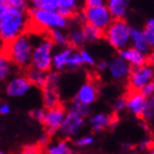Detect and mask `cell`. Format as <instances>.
<instances>
[{
	"label": "cell",
	"instance_id": "obj_1",
	"mask_svg": "<svg viewBox=\"0 0 154 154\" xmlns=\"http://www.w3.org/2000/svg\"><path fill=\"white\" fill-rule=\"evenodd\" d=\"M30 22L29 13L11 7L8 0H0V41L10 43L26 33Z\"/></svg>",
	"mask_w": 154,
	"mask_h": 154
},
{
	"label": "cell",
	"instance_id": "obj_2",
	"mask_svg": "<svg viewBox=\"0 0 154 154\" xmlns=\"http://www.w3.org/2000/svg\"><path fill=\"white\" fill-rule=\"evenodd\" d=\"M36 41L32 34L26 32L7 44V57L11 63L19 67H26L31 65L33 50Z\"/></svg>",
	"mask_w": 154,
	"mask_h": 154
},
{
	"label": "cell",
	"instance_id": "obj_3",
	"mask_svg": "<svg viewBox=\"0 0 154 154\" xmlns=\"http://www.w3.org/2000/svg\"><path fill=\"white\" fill-rule=\"evenodd\" d=\"M30 22H32L40 29L52 30H63L68 26V19L57 12V11H44L32 8L28 11Z\"/></svg>",
	"mask_w": 154,
	"mask_h": 154
},
{
	"label": "cell",
	"instance_id": "obj_4",
	"mask_svg": "<svg viewBox=\"0 0 154 154\" xmlns=\"http://www.w3.org/2000/svg\"><path fill=\"white\" fill-rule=\"evenodd\" d=\"M132 28L125 19L113 20L105 31V38L115 50L121 52L131 44Z\"/></svg>",
	"mask_w": 154,
	"mask_h": 154
},
{
	"label": "cell",
	"instance_id": "obj_5",
	"mask_svg": "<svg viewBox=\"0 0 154 154\" xmlns=\"http://www.w3.org/2000/svg\"><path fill=\"white\" fill-rule=\"evenodd\" d=\"M54 55V43L48 38L38 40L33 50L31 58V67L48 73L52 68V61Z\"/></svg>",
	"mask_w": 154,
	"mask_h": 154
},
{
	"label": "cell",
	"instance_id": "obj_6",
	"mask_svg": "<svg viewBox=\"0 0 154 154\" xmlns=\"http://www.w3.org/2000/svg\"><path fill=\"white\" fill-rule=\"evenodd\" d=\"M82 17H83L85 23L96 26L103 32L108 29V26L113 21V18L110 14L107 5H103V6L98 7L85 6L83 12H82Z\"/></svg>",
	"mask_w": 154,
	"mask_h": 154
},
{
	"label": "cell",
	"instance_id": "obj_7",
	"mask_svg": "<svg viewBox=\"0 0 154 154\" xmlns=\"http://www.w3.org/2000/svg\"><path fill=\"white\" fill-rule=\"evenodd\" d=\"M152 80H154V64L146 63L143 66L132 68L129 75V86L133 91H141Z\"/></svg>",
	"mask_w": 154,
	"mask_h": 154
},
{
	"label": "cell",
	"instance_id": "obj_8",
	"mask_svg": "<svg viewBox=\"0 0 154 154\" xmlns=\"http://www.w3.org/2000/svg\"><path fill=\"white\" fill-rule=\"evenodd\" d=\"M60 74L56 72L50 73L48 83L42 91V99L46 109L60 106Z\"/></svg>",
	"mask_w": 154,
	"mask_h": 154
},
{
	"label": "cell",
	"instance_id": "obj_9",
	"mask_svg": "<svg viewBox=\"0 0 154 154\" xmlns=\"http://www.w3.org/2000/svg\"><path fill=\"white\" fill-rule=\"evenodd\" d=\"M66 109L63 106H57L54 108H50L46 109L45 111V117L43 125L46 130V134L48 135H54L56 132L60 131L62 125L65 120L66 117Z\"/></svg>",
	"mask_w": 154,
	"mask_h": 154
},
{
	"label": "cell",
	"instance_id": "obj_10",
	"mask_svg": "<svg viewBox=\"0 0 154 154\" xmlns=\"http://www.w3.org/2000/svg\"><path fill=\"white\" fill-rule=\"evenodd\" d=\"M84 125H85V118L72 110H67L65 120L58 132L64 139L75 138L83 129Z\"/></svg>",
	"mask_w": 154,
	"mask_h": 154
},
{
	"label": "cell",
	"instance_id": "obj_11",
	"mask_svg": "<svg viewBox=\"0 0 154 154\" xmlns=\"http://www.w3.org/2000/svg\"><path fill=\"white\" fill-rule=\"evenodd\" d=\"M31 88H32V85L29 82L28 77L22 76V75H17L8 80L5 90L9 97L20 98V97L26 96L31 90Z\"/></svg>",
	"mask_w": 154,
	"mask_h": 154
},
{
	"label": "cell",
	"instance_id": "obj_12",
	"mask_svg": "<svg viewBox=\"0 0 154 154\" xmlns=\"http://www.w3.org/2000/svg\"><path fill=\"white\" fill-rule=\"evenodd\" d=\"M97 97H98V89L95 86V84H93L91 82H86L83 85H80V87L76 91L74 101L90 107V105H93L97 100Z\"/></svg>",
	"mask_w": 154,
	"mask_h": 154
},
{
	"label": "cell",
	"instance_id": "obj_13",
	"mask_svg": "<svg viewBox=\"0 0 154 154\" xmlns=\"http://www.w3.org/2000/svg\"><path fill=\"white\" fill-rule=\"evenodd\" d=\"M125 99H127V109L135 117L142 118L148 98L141 91H133L132 90L131 93L125 97Z\"/></svg>",
	"mask_w": 154,
	"mask_h": 154
},
{
	"label": "cell",
	"instance_id": "obj_14",
	"mask_svg": "<svg viewBox=\"0 0 154 154\" xmlns=\"http://www.w3.org/2000/svg\"><path fill=\"white\" fill-rule=\"evenodd\" d=\"M109 74L113 79L120 80L125 78L130 75L132 67L130 66L128 62L120 55H116L109 62Z\"/></svg>",
	"mask_w": 154,
	"mask_h": 154
},
{
	"label": "cell",
	"instance_id": "obj_15",
	"mask_svg": "<svg viewBox=\"0 0 154 154\" xmlns=\"http://www.w3.org/2000/svg\"><path fill=\"white\" fill-rule=\"evenodd\" d=\"M119 55L125 58L132 68L140 67V66H143V65L148 63V56H146V54L142 53V52H140L139 50H137L134 48H132V46H129V48L122 50L119 53Z\"/></svg>",
	"mask_w": 154,
	"mask_h": 154
},
{
	"label": "cell",
	"instance_id": "obj_16",
	"mask_svg": "<svg viewBox=\"0 0 154 154\" xmlns=\"http://www.w3.org/2000/svg\"><path fill=\"white\" fill-rule=\"evenodd\" d=\"M74 51L75 50L73 48L66 46V48H63L58 50L57 52H55L53 55V61H52V68H54L56 72H61L67 67L68 58Z\"/></svg>",
	"mask_w": 154,
	"mask_h": 154
},
{
	"label": "cell",
	"instance_id": "obj_17",
	"mask_svg": "<svg viewBox=\"0 0 154 154\" xmlns=\"http://www.w3.org/2000/svg\"><path fill=\"white\" fill-rule=\"evenodd\" d=\"M107 7L113 20H122L128 12L129 2L125 0H109Z\"/></svg>",
	"mask_w": 154,
	"mask_h": 154
},
{
	"label": "cell",
	"instance_id": "obj_18",
	"mask_svg": "<svg viewBox=\"0 0 154 154\" xmlns=\"http://www.w3.org/2000/svg\"><path fill=\"white\" fill-rule=\"evenodd\" d=\"M112 123V117L107 113H96L89 119V125L95 132H99L103 129H107Z\"/></svg>",
	"mask_w": 154,
	"mask_h": 154
},
{
	"label": "cell",
	"instance_id": "obj_19",
	"mask_svg": "<svg viewBox=\"0 0 154 154\" xmlns=\"http://www.w3.org/2000/svg\"><path fill=\"white\" fill-rule=\"evenodd\" d=\"M131 46L137 48L140 52L146 54L150 51V46L146 43L145 40L144 33L143 31L137 28H132V33H131Z\"/></svg>",
	"mask_w": 154,
	"mask_h": 154
},
{
	"label": "cell",
	"instance_id": "obj_20",
	"mask_svg": "<svg viewBox=\"0 0 154 154\" xmlns=\"http://www.w3.org/2000/svg\"><path fill=\"white\" fill-rule=\"evenodd\" d=\"M26 77L29 82L31 83V85L34 87H38V88H44L46 83H48V74L46 72L40 71V69H36V68L31 67L26 73Z\"/></svg>",
	"mask_w": 154,
	"mask_h": 154
},
{
	"label": "cell",
	"instance_id": "obj_21",
	"mask_svg": "<svg viewBox=\"0 0 154 154\" xmlns=\"http://www.w3.org/2000/svg\"><path fill=\"white\" fill-rule=\"evenodd\" d=\"M78 8V2L76 0H58L57 12L65 17L66 19L73 17Z\"/></svg>",
	"mask_w": 154,
	"mask_h": 154
},
{
	"label": "cell",
	"instance_id": "obj_22",
	"mask_svg": "<svg viewBox=\"0 0 154 154\" xmlns=\"http://www.w3.org/2000/svg\"><path fill=\"white\" fill-rule=\"evenodd\" d=\"M45 154H72L71 145L65 140L52 142L45 148Z\"/></svg>",
	"mask_w": 154,
	"mask_h": 154
},
{
	"label": "cell",
	"instance_id": "obj_23",
	"mask_svg": "<svg viewBox=\"0 0 154 154\" xmlns=\"http://www.w3.org/2000/svg\"><path fill=\"white\" fill-rule=\"evenodd\" d=\"M82 31L84 33V36H85V40H86V43H94V42L99 41L100 38H103L105 32L99 30L96 26H91V24H88V23H85L84 26L82 28Z\"/></svg>",
	"mask_w": 154,
	"mask_h": 154
},
{
	"label": "cell",
	"instance_id": "obj_24",
	"mask_svg": "<svg viewBox=\"0 0 154 154\" xmlns=\"http://www.w3.org/2000/svg\"><path fill=\"white\" fill-rule=\"evenodd\" d=\"M50 40H51L54 45H57V46H61L62 48H66L67 44L69 43L68 41V35L63 31V30H52V31H48V36Z\"/></svg>",
	"mask_w": 154,
	"mask_h": 154
},
{
	"label": "cell",
	"instance_id": "obj_25",
	"mask_svg": "<svg viewBox=\"0 0 154 154\" xmlns=\"http://www.w3.org/2000/svg\"><path fill=\"white\" fill-rule=\"evenodd\" d=\"M12 72V63L7 55H0V83L6 82Z\"/></svg>",
	"mask_w": 154,
	"mask_h": 154
},
{
	"label": "cell",
	"instance_id": "obj_26",
	"mask_svg": "<svg viewBox=\"0 0 154 154\" xmlns=\"http://www.w3.org/2000/svg\"><path fill=\"white\" fill-rule=\"evenodd\" d=\"M32 8L44 11H57L58 0H32Z\"/></svg>",
	"mask_w": 154,
	"mask_h": 154
},
{
	"label": "cell",
	"instance_id": "obj_27",
	"mask_svg": "<svg viewBox=\"0 0 154 154\" xmlns=\"http://www.w3.org/2000/svg\"><path fill=\"white\" fill-rule=\"evenodd\" d=\"M68 41L72 44L73 48H80L83 46L85 43H86V40H85V36H84V33L82 31V29H77L72 31L68 35Z\"/></svg>",
	"mask_w": 154,
	"mask_h": 154
},
{
	"label": "cell",
	"instance_id": "obj_28",
	"mask_svg": "<svg viewBox=\"0 0 154 154\" xmlns=\"http://www.w3.org/2000/svg\"><path fill=\"white\" fill-rule=\"evenodd\" d=\"M68 110H72V111L78 113L83 118H86V117H88L90 115V107L86 106V105H83V103H77V101H73L71 103Z\"/></svg>",
	"mask_w": 154,
	"mask_h": 154
},
{
	"label": "cell",
	"instance_id": "obj_29",
	"mask_svg": "<svg viewBox=\"0 0 154 154\" xmlns=\"http://www.w3.org/2000/svg\"><path fill=\"white\" fill-rule=\"evenodd\" d=\"M142 119L144 121H153L154 120V97L148 98L146 106H145L144 112L142 115Z\"/></svg>",
	"mask_w": 154,
	"mask_h": 154
},
{
	"label": "cell",
	"instance_id": "obj_30",
	"mask_svg": "<svg viewBox=\"0 0 154 154\" xmlns=\"http://www.w3.org/2000/svg\"><path fill=\"white\" fill-rule=\"evenodd\" d=\"M82 65H83V61H82V56H80L79 52L74 51L68 58L67 67L66 68H77L80 67Z\"/></svg>",
	"mask_w": 154,
	"mask_h": 154
},
{
	"label": "cell",
	"instance_id": "obj_31",
	"mask_svg": "<svg viewBox=\"0 0 154 154\" xmlns=\"http://www.w3.org/2000/svg\"><path fill=\"white\" fill-rule=\"evenodd\" d=\"M95 141L93 135L90 134H86V135H82L79 138H77L75 140L74 144L76 145L77 148H86V146H89L91 145Z\"/></svg>",
	"mask_w": 154,
	"mask_h": 154
},
{
	"label": "cell",
	"instance_id": "obj_32",
	"mask_svg": "<svg viewBox=\"0 0 154 154\" xmlns=\"http://www.w3.org/2000/svg\"><path fill=\"white\" fill-rule=\"evenodd\" d=\"M79 54L82 56V61H83V64L89 65V66H94L96 64V61H95V57L93 56V54L88 52L85 48H82L79 51Z\"/></svg>",
	"mask_w": 154,
	"mask_h": 154
},
{
	"label": "cell",
	"instance_id": "obj_33",
	"mask_svg": "<svg viewBox=\"0 0 154 154\" xmlns=\"http://www.w3.org/2000/svg\"><path fill=\"white\" fill-rule=\"evenodd\" d=\"M8 3L10 6L16 8V9L20 10V11H24V12H28V2L24 1V0H8Z\"/></svg>",
	"mask_w": 154,
	"mask_h": 154
},
{
	"label": "cell",
	"instance_id": "obj_34",
	"mask_svg": "<svg viewBox=\"0 0 154 154\" xmlns=\"http://www.w3.org/2000/svg\"><path fill=\"white\" fill-rule=\"evenodd\" d=\"M17 154H40V149L35 144H29L26 145L24 148Z\"/></svg>",
	"mask_w": 154,
	"mask_h": 154
},
{
	"label": "cell",
	"instance_id": "obj_35",
	"mask_svg": "<svg viewBox=\"0 0 154 154\" xmlns=\"http://www.w3.org/2000/svg\"><path fill=\"white\" fill-rule=\"evenodd\" d=\"M127 108V99L121 97V98H118V99L116 100L115 103H113V109L115 111L117 112H120L122 110H125Z\"/></svg>",
	"mask_w": 154,
	"mask_h": 154
},
{
	"label": "cell",
	"instance_id": "obj_36",
	"mask_svg": "<svg viewBox=\"0 0 154 154\" xmlns=\"http://www.w3.org/2000/svg\"><path fill=\"white\" fill-rule=\"evenodd\" d=\"M45 111H46V109L38 108V109L33 110L32 112H31V115H32V117L35 119L36 121L43 123V121H44V117H45Z\"/></svg>",
	"mask_w": 154,
	"mask_h": 154
},
{
	"label": "cell",
	"instance_id": "obj_37",
	"mask_svg": "<svg viewBox=\"0 0 154 154\" xmlns=\"http://www.w3.org/2000/svg\"><path fill=\"white\" fill-rule=\"evenodd\" d=\"M141 93L143 94L146 98L154 97V80H152L151 83H149L148 85L141 90Z\"/></svg>",
	"mask_w": 154,
	"mask_h": 154
},
{
	"label": "cell",
	"instance_id": "obj_38",
	"mask_svg": "<svg viewBox=\"0 0 154 154\" xmlns=\"http://www.w3.org/2000/svg\"><path fill=\"white\" fill-rule=\"evenodd\" d=\"M143 33H144L145 40H146V43L149 44L150 48H154V31L145 29V30H143Z\"/></svg>",
	"mask_w": 154,
	"mask_h": 154
},
{
	"label": "cell",
	"instance_id": "obj_39",
	"mask_svg": "<svg viewBox=\"0 0 154 154\" xmlns=\"http://www.w3.org/2000/svg\"><path fill=\"white\" fill-rule=\"evenodd\" d=\"M11 112V107L9 103H3L0 105V115L1 116H7Z\"/></svg>",
	"mask_w": 154,
	"mask_h": 154
},
{
	"label": "cell",
	"instance_id": "obj_40",
	"mask_svg": "<svg viewBox=\"0 0 154 154\" xmlns=\"http://www.w3.org/2000/svg\"><path fill=\"white\" fill-rule=\"evenodd\" d=\"M105 5L103 0H87L85 2V6L87 7H98V6H103Z\"/></svg>",
	"mask_w": 154,
	"mask_h": 154
},
{
	"label": "cell",
	"instance_id": "obj_41",
	"mask_svg": "<svg viewBox=\"0 0 154 154\" xmlns=\"http://www.w3.org/2000/svg\"><path fill=\"white\" fill-rule=\"evenodd\" d=\"M96 66H97V69L99 72H105L106 69L109 68V63L106 61H100Z\"/></svg>",
	"mask_w": 154,
	"mask_h": 154
},
{
	"label": "cell",
	"instance_id": "obj_42",
	"mask_svg": "<svg viewBox=\"0 0 154 154\" xmlns=\"http://www.w3.org/2000/svg\"><path fill=\"white\" fill-rule=\"evenodd\" d=\"M48 138H50V135H48V134L41 135V137H40V139H38V142H40V144L48 146V145L50 144V142H48Z\"/></svg>",
	"mask_w": 154,
	"mask_h": 154
},
{
	"label": "cell",
	"instance_id": "obj_43",
	"mask_svg": "<svg viewBox=\"0 0 154 154\" xmlns=\"http://www.w3.org/2000/svg\"><path fill=\"white\" fill-rule=\"evenodd\" d=\"M145 29L154 31V18H151V19H149L146 21V23H145Z\"/></svg>",
	"mask_w": 154,
	"mask_h": 154
},
{
	"label": "cell",
	"instance_id": "obj_44",
	"mask_svg": "<svg viewBox=\"0 0 154 154\" xmlns=\"http://www.w3.org/2000/svg\"><path fill=\"white\" fill-rule=\"evenodd\" d=\"M149 154H154V149H153V150H151V151H150V153H149Z\"/></svg>",
	"mask_w": 154,
	"mask_h": 154
},
{
	"label": "cell",
	"instance_id": "obj_45",
	"mask_svg": "<svg viewBox=\"0 0 154 154\" xmlns=\"http://www.w3.org/2000/svg\"><path fill=\"white\" fill-rule=\"evenodd\" d=\"M0 154H6V153H5L3 151H0Z\"/></svg>",
	"mask_w": 154,
	"mask_h": 154
}]
</instances>
